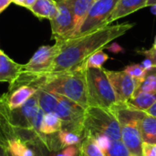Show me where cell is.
<instances>
[{
  "instance_id": "cell-6",
  "label": "cell",
  "mask_w": 156,
  "mask_h": 156,
  "mask_svg": "<svg viewBox=\"0 0 156 156\" xmlns=\"http://www.w3.org/2000/svg\"><path fill=\"white\" fill-rule=\"evenodd\" d=\"M58 105L54 112L62 122L61 130L72 131L84 135L83 120L85 110L71 100L58 95Z\"/></svg>"
},
{
  "instance_id": "cell-36",
  "label": "cell",
  "mask_w": 156,
  "mask_h": 156,
  "mask_svg": "<svg viewBox=\"0 0 156 156\" xmlns=\"http://www.w3.org/2000/svg\"><path fill=\"white\" fill-rule=\"evenodd\" d=\"M24 1H25V0H12V2H13V3H15L16 5H20V6H23V5H24Z\"/></svg>"
},
{
  "instance_id": "cell-23",
  "label": "cell",
  "mask_w": 156,
  "mask_h": 156,
  "mask_svg": "<svg viewBox=\"0 0 156 156\" xmlns=\"http://www.w3.org/2000/svg\"><path fill=\"white\" fill-rule=\"evenodd\" d=\"M109 56L102 50H99L93 53L86 60L85 69H101L102 65L108 60Z\"/></svg>"
},
{
  "instance_id": "cell-40",
  "label": "cell",
  "mask_w": 156,
  "mask_h": 156,
  "mask_svg": "<svg viewBox=\"0 0 156 156\" xmlns=\"http://www.w3.org/2000/svg\"><path fill=\"white\" fill-rule=\"evenodd\" d=\"M6 151H7V150H6ZM7 154V156H14V155H12L10 153H8V152H7V154Z\"/></svg>"
},
{
  "instance_id": "cell-14",
  "label": "cell",
  "mask_w": 156,
  "mask_h": 156,
  "mask_svg": "<svg viewBox=\"0 0 156 156\" xmlns=\"http://www.w3.org/2000/svg\"><path fill=\"white\" fill-rule=\"evenodd\" d=\"M35 16L39 19L54 18L57 13V3L55 0H37L29 8Z\"/></svg>"
},
{
  "instance_id": "cell-22",
  "label": "cell",
  "mask_w": 156,
  "mask_h": 156,
  "mask_svg": "<svg viewBox=\"0 0 156 156\" xmlns=\"http://www.w3.org/2000/svg\"><path fill=\"white\" fill-rule=\"evenodd\" d=\"M80 156H105L95 141L90 137H84L80 144Z\"/></svg>"
},
{
  "instance_id": "cell-19",
  "label": "cell",
  "mask_w": 156,
  "mask_h": 156,
  "mask_svg": "<svg viewBox=\"0 0 156 156\" xmlns=\"http://www.w3.org/2000/svg\"><path fill=\"white\" fill-rule=\"evenodd\" d=\"M6 150L14 156H35L32 147L23 143L18 138H9L6 140Z\"/></svg>"
},
{
  "instance_id": "cell-8",
  "label": "cell",
  "mask_w": 156,
  "mask_h": 156,
  "mask_svg": "<svg viewBox=\"0 0 156 156\" xmlns=\"http://www.w3.org/2000/svg\"><path fill=\"white\" fill-rule=\"evenodd\" d=\"M58 50L59 48L57 43H55L53 46L39 47L28 62L23 64L21 72L30 75H41L48 73L58 53Z\"/></svg>"
},
{
  "instance_id": "cell-3",
  "label": "cell",
  "mask_w": 156,
  "mask_h": 156,
  "mask_svg": "<svg viewBox=\"0 0 156 156\" xmlns=\"http://www.w3.org/2000/svg\"><path fill=\"white\" fill-rule=\"evenodd\" d=\"M83 130L84 137L106 136L111 141L122 140L119 122L110 109L88 107L85 110Z\"/></svg>"
},
{
  "instance_id": "cell-26",
  "label": "cell",
  "mask_w": 156,
  "mask_h": 156,
  "mask_svg": "<svg viewBox=\"0 0 156 156\" xmlns=\"http://www.w3.org/2000/svg\"><path fill=\"white\" fill-rule=\"evenodd\" d=\"M124 71L129 74L133 80H135L139 84L144 80L145 75H146V70L143 69V67L140 64H133V65H129L127 67H125Z\"/></svg>"
},
{
  "instance_id": "cell-7",
  "label": "cell",
  "mask_w": 156,
  "mask_h": 156,
  "mask_svg": "<svg viewBox=\"0 0 156 156\" xmlns=\"http://www.w3.org/2000/svg\"><path fill=\"white\" fill-rule=\"evenodd\" d=\"M57 13L50 20L52 38L55 41L67 39L72 37L74 32L73 15L68 0H56Z\"/></svg>"
},
{
  "instance_id": "cell-38",
  "label": "cell",
  "mask_w": 156,
  "mask_h": 156,
  "mask_svg": "<svg viewBox=\"0 0 156 156\" xmlns=\"http://www.w3.org/2000/svg\"><path fill=\"white\" fill-rule=\"evenodd\" d=\"M153 48L156 49V36H155V38H154V45H153Z\"/></svg>"
},
{
  "instance_id": "cell-17",
  "label": "cell",
  "mask_w": 156,
  "mask_h": 156,
  "mask_svg": "<svg viewBox=\"0 0 156 156\" xmlns=\"http://www.w3.org/2000/svg\"><path fill=\"white\" fill-rule=\"evenodd\" d=\"M62 128V122L55 112L45 113L42 120L40 133L43 135H52L58 133Z\"/></svg>"
},
{
  "instance_id": "cell-12",
  "label": "cell",
  "mask_w": 156,
  "mask_h": 156,
  "mask_svg": "<svg viewBox=\"0 0 156 156\" xmlns=\"http://www.w3.org/2000/svg\"><path fill=\"white\" fill-rule=\"evenodd\" d=\"M147 6V0H118V3L108 19V26L119 18L124 17L132 13Z\"/></svg>"
},
{
  "instance_id": "cell-37",
  "label": "cell",
  "mask_w": 156,
  "mask_h": 156,
  "mask_svg": "<svg viewBox=\"0 0 156 156\" xmlns=\"http://www.w3.org/2000/svg\"><path fill=\"white\" fill-rule=\"evenodd\" d=\"M156 5V0H147V6H153Z\"/></svg>"
},
{
  "instance_id": "cell-21",
  "label": "cell",
  "mask_w": 156,
  "mask_h": 156,
  "mask_svg": "<svg viewBox=\"0 0 156 156\" xmlns=\"http://www.w3.org/2000/svg\"><path fill=\"white\" fill-rule=\"evenodd\" d=\"M141 92L156 93V67H153L151 69L146 71L144 80L139 84L133 95Z\"/></svg>"
},
{
  "instance_id": "cell-31",
  "label": "cell",
  "mask_w": 156,
  "mask_h": 156,
  "mask_svg": "<svg viewBox=\"0 0 156 156\" xmlns=\"http://www.w3.org/2000/svg\"><path fill=\"white\" fill-rule=\"evenodd\" d=\"M140 65H141V66L143 67V69H145L146 71H147V70H149V69H151L153 67H154V64H153V62H152L150 59H148V58H145V59H144V60L140 64Z\"/></svg>"
},
{
  "instance_id": "cell-25",
  "label": "cell",
  "mask_w": 156,
  "mask_h": 156,
  "mask_svg": "<svg viewBox=\"0 0 156 156\" xmlns=\"http://www.w3.org/2000/svg\"><path fill=\"white\" fill-rule=\"evenodd\" d=\"M105 156H131L124 144L120 141H112L110 147L104 152Z\"/></svg>"
},
{
  "instance_id": "cell-9",
  "label": "cell",
  "mask_w": 156,
  "mask_h": 156,
  "mask_svg": "<svg viewBox=\"0 0 156 156\" xmlns=\"http://www.w3.org/2000/svg\"><path fill=\"white\" fill-rule=\"evenodd\" d=\"M105 72L114 91L116 103H126L133 96L138 87L137 81L124 70L112 71L105 69Z\"/></svg>"
},
{
  "instance_id": "cell-33",
  "label": "cell",
  "mask_w": 156,
  "mask_h": 156,
  "mask_svg": "<svg viewBox=\"0 0 156 156\" xmlns=\"http://www.w3.org/2000/svg\"><path fill=\"white\" fill-rule=\"evenodd\" d=\"M145 113H147V114H149V115H151V116H154V117H155L156 118V101L146 111V112H144Z\"/></svg>"
},
{
  "instance_id": "cell-39",
  "label": "cell",
  "mask_w": 156,
  "mask_h": 156,
  "mask_svg": "<svg viewBox=\"0 0 156 156\" xmlns=\"http://www.w3.org/2000/svg\"><path fill=\"white\" fill-rule=\"evenodd\" d=\"M153 12H154V13L156 15V5H153Z\"/></svg>"
},
{
  "instance_id": "cell-13",
  "label": "cell",
  "mask_w": 156,
  "mask_h": 156,
  "mask_svg": "<svg viewBox=\"0 0 156 156\" xmlns=\"http://www.w3.org/2000/svg\"><path fill=\"white\" fill-rule=\"evenodd\" d=\"M68 2L69 4L73 15V22H74L73 35H74L81 26L83 20L85 19L89 10L90 9L95 0H68Z\"/></svg>"
},
{
  "instance_id": "cell-30",
  "label": "cell",
  "mask_w": 156,
  "mask_h": 156,
  "mask_svg": "<svg viewBox=\"0 0 156 156\" xmlns=\"http://www.w3.org/2000/svg\"><path fill=\"white\" fill-rule=\"evenodd\" d=\"M28 146H30V147L33 148V150H34V152H35V156H44L43 152H42V149H41V144H40V143H39L38 138H37L35 142L29 144Z\"/></svg>"
},
{
  "instance_id": "cell-10",
  "label": "cell",
  "mask_w": 156,
  "mask_h": 156,
  "mask_svg": "<svg viewBox=\"0 0 156 156\" xmlns=\"http://www.w3.org/2000/svg\"><path fill=\"white\" fill-rule=\"evenodd\" d=\"M37 90L31 86H21L17 89L8 92L6 91L0 97V101H2L9 110H15L23 106L31 97L37 93Z\"/></svg>"
},
{
  "instance_id": "cell-32",
  "label": "cell",
  "mask_w": 156,
  "mask_h": 156,
  "mask_svg": "<svg viewBox=\"0 0 156 156\" xmlns=\"http://www.w3.org/2000/svg\"><path fill=\"white\" fill-rule=\"evenodd\" d=\"M12 3V0H0V14Z\"/></svg>"
},
{
  "instance_id": "cell-34",
  "label": "cell",
  "mask_w": 156,
  "mask_h": 156,
  "mask_svg": "<svg viewBox=\"0 0 156 156\" xmlns=\"http://www.w3.org/2000/svg\"><path fill=\"white\" fill-rule=\"evenodd\" d=\"M7 151H6V147L5 144L0 142V156H7Z\"/></svg>"
},
{
  "instance_id": "cell-5",
  "label": "cell",
  "mask_w": 156,
  "mask_h": 156,
  "mask_svg": "<svg viewBox=\"0 0 156 156\" xmlns=\"http://www.w3.org/2000/svg\"><path fill=\"white\" fill-rule=\"evenodd\" d=\"M117 3L118 0H95L81 26L72 37L83 36L107 27L108 19L112 14Z\"/></svg>"
},
{
  "instance_id": "cell-16",
  "label": "cell",
  "mask_w": 156,
  "mask_h": 156,
  "mask_svg": "<svg viewBox=\"0 0 156 156\" xmlns=\"http://www.w3.org/2000/svg\"><path fill=\"white\" fill-rule=\"evenodd\" d=\"M141 134L143 143L156 144V118L144 113L141 119Z\"/></svg>"
},
{
  "instance_id": "cell-41",
  "label": "cell",
  "mask_w": 156,
  "mask_h": 156,
  "mask_svg": "<svg viewBox=\"0 0 156 156\" xmlns=\"http://www.w3.org/2000/svg\"><path fill=\"white\" fill-rule=\"evenodd\" d=\"M131 156H132V155H131Z\"/></svg>"
},
{
  "instance_id": "cell-29",
  "label": "cell",
  "mask_w": 156,
  "mask_h": 156,
  "mask_svg": "<svg viewBox=\"0 0 156 156\" xmlns=\"http://www.w3.org/2000/svg\"><path fill=\"white\" fill-rule=\"evenodd\" d=\"M137 53L144 56L145 58L150 59L153 62L154 66L156 67V49L153 48L150 49H141V50H137Z\"/></svg>"
},
{
  "instance_id": "cell-4",
  "label": "cell",
  "mask_w": 156,
  "mask_h": 156,
  "mask_svg": "<svg viewBox=\"0 0 156 156\" xmlns=\"http://www.w3.org/2000/svg\"><path fill=\"white\" fill-rule=\"evenodd\" d=\"M86 90L88 107L111 109L116 98L104 69H86Z\"/></svg>"
},
{
  "instance_id": "cell-24",
  "label": "cell",
  "mask_w": 156,
  "mask_h": 156,
  "mask_svg": "<svg viewBox=\"0 0 156 156\" xmlns=\"http://www.w3.org/2000/svg\"><path fill=\"white\" fill-rule=\"evenodd\" d=\"M41 149L44 156H80V145L68 146L59 151H50L41 144Z\"/></svg>"
},
{
  "instance_id": "cell-11",
  "label": "cell",
  "mask_w": 156,
  "mask_h": 156,
  "mask_svg": "<svg viewBox=\"0 0 156 156\" xmlns=\"http://www.w3.org/2000/svg\"><path fill=\"white\" fill-rule=\"evenodd\" d=\"M23 64H19L9 58L0 48V82L13 83L20 75Z\"/></svg>"
},
{
  "instance_id": "cell-27",
  "label": "cell",
  "mask_w": 156,
  "mask_h": 156,
  "mask_svg": "<svg viewBox=\"0 0 156 156\" xmlns=\"http://www.w3.org/2000/svg\"><path fill=\"white\" fill-rule=\"evenodd\" d=\"M45 112L39 109L38 112L36 114V116L34 117L32 123H31V131L33 133H35L36 134L39 135L40 133V128H41V124H42V120H43V116H44Z\"/></svg>"
},
{
  "instance_id": "cell-2",
  "label": "cell",
  "mask_w": 156,
  "mask_h": 156,
  "mask_svg": "<svg viewBox=\"0 0 156 156\" xmlns=\"http://www.w3.org/2000/svg\"><path fill=\"white\" fill-rule=\"evenodd\" d=\"M110 110L115 114L119 122L122 142L131 155L142 156L141 119L144 112L131 109L122 103H116Z\"/></svg>"
},
{
  "instance_id": "cell-35",
  "label": "cell",
  "mask_w": 156,
  "mask_h": 156,
  "mask_svg": "<svg viewBox=\"0 0 156 156\" xmlns=\"http://www.w3.org/2000/svg\"><path fill=\"white\" fill-rule=\"evenodd\" d=\"M37 0H25L24 1V5H23V6L24 7H26V8H27V9H29L30 8V6L36 2Z\"/></svg>"
},
{
  "instance_id": "cell-1",
  "label": "cell",
  "mask_w": 156,
  "mask_h": 156,
  "mask_svg": "<svg viewBox=\"0 0 156 156\" xmlns=\"http://www.w3.org/2000/svg\"><path fill=\"white\" fill-rule=\"evenodd\" d=\"M134 27L133 23L110 25L83 36L56 41L59 50L48 73L86 69V60L93 53L102 50L114 39Z\"/></svg>"
},
{
  "instance_id": "cell-18",
  "label": "cell",
  "mask_w": 156,
  "mask_h": 156,
  "mask_svg": "<svg viewBox=\"0 0 156 156\" xmlns=\"http://www.w3.org/2000/svg\"><path fill=\"white\" fill-rule=\"evenodd\" d=\"M37 97L40 110H42L45 113L54 112L58 101V95L46 90H37Z\"/></svg>"
},
{
  "instance_id": "cell-20",
  "label": "cell",
  "mask_w": 156,
  "mask_h": 156,
  "mask_svg": "<svg viewBox=\"0 0 156 156\" xmlns=\"http://www.w3.org/2000/svg\"><path fill=\"white\" fill-rule=\"evenodd\" d=\"M58 140L59 142V144L61 148H65L68 146L72 145H80L84 139V135L72 132V131H67V130H60L58 133Z\"/></svg>"
},
{
  "instance_id": "cell-15",
  "label": "cell",
  "mask_w": 156,
  "mask_h": 156,
  "mask_svg": "<svg viewBox=\"0 0 156 156\" xmlns=\"http://www.w3.org/2000/svg\"><path fill=\"white\" fill-rule=\"evenodd\" d=\"M155 101L156 93L141 92L136 95H133L124 104L131 109L141 111V112H146Z\"/></svg>"
},
{
  "instance_id": "cell-28",
  "label": "cell",
  "mask_w": 156,
  "mask_h": 156,
  "mask_svg": "<svg viewBox=\"0 0 156 156\" xmlns=\"http://www.w3.org/2000/svg\"><path fill=\"white\" fill-rule=\"evenodd\" d=\"M142 156H156V144L143 143Z\"/></svg>"
}]
</instances>
